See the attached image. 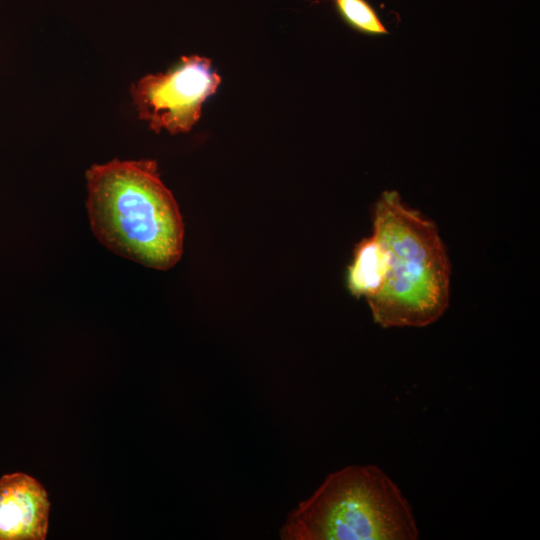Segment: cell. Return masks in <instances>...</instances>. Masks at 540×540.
<instances>
[{
  "mask_svg": "<svg viewBox=\"0 0 540 540\" xmlns=\"http://www.w3.org/2000/svg\"><path fill=\"white\" fill-rule=\"evenodd\" d=\"M91 229L114 253L158 270L173 267L183 251L177 202L153 160H118L86 172Z\"/></svg>",
  "mask_w": 540,
  "mask_h": 540,
  "instance_id": "obj_1",
  "label": "cell"
},
{
  "mask_svg": "<svg viewBox=\"0 0 540 540\" xmlns=\"http://www.w3.org/2000/svg\"><path fill=\"white\" fill-rule=\"evenodd\" d=\"M372 225L389 255L386 283L367 301L373 320L383 328L433 324L448 309L451 275L436 224L389 190L373 205Z\"/></svg>",
  "mask_w": 540,
  "mask_h": 540,
  "instance_id": "obj_2",
  "label": "cell"
},
{
  "mask_svg": "<svg viewBox=\"0 0 540 540\" xmlns=\"http://www.w3.org/2000/svg\"><path fill=\"white\" fill-rule=\"evenodd\" d=\"M283 540H415L419 529L398 485L376 465L329 474L287 516Z\"/></svg>",
  "mask_w": 540,
  "mask_h": 540,
  "instance_id": "obj_3",
  "label": "cell"
},
{
  "mask_svg": "<svg viewBox=\"0 0 540 540\" xmlns=\"http://www.w3.org/2000/svg\"><path fill=\"white\" fill-rule=\"evenodd\" d=\"M221 82L208 58L184 56L164 73L149 74L131 86L138 116L159 133L189 132L205 100Z\"/></svg>",
  "mask_w": 540,
  "mask_h": 540,
  "instance_id": "obj_4",
  "label": "cell"
},
{
  "mask_svg": "<svg viewBox=\"0 0 540 540\" xmlns=\"http://www.w3.org/2000/svg\"><path fill=\"white\" fill-rule=\"evenodd\" d=\"M50 502L35 478L15 472L0 478V540H44Z\"/></svg>",
  "mask_w": 540,
  "mask_h": 540,
  "instance_id": "obj_5",
  "label": "cell"
},
{
  "mask_svg": "<svg viewBox=\"0 0 540 540\" xmlns=\"http://www.w3.org/2000/svg\"><path fill=\"white\" fill-rule=\"evenodd\" d=\"M389 272V255L381 240L372 232L355 246L346 272L350 294L366 301L383 289Z\"/></svg>",
  "mask_w": 540,
  "mask_h": 540,
  "instance_id": "obj_6",
  "label": "cell"
},
{
  "mask_svg": "<svg viewBox=\"0 0 540 540\" xmlns=\"http://www.w3.org/2000/svg\"><path fill=\"white\" fill-rule=\"evenodd\" d=\"M336 12L353 30L368 36L388 35L374 7L367 0H333Z\"/></svg>",
  "mask_w": 540,
  "mask_h": 540,
  "instance_id": "obj_7",
  "label": "cell"
}]
</instances>
